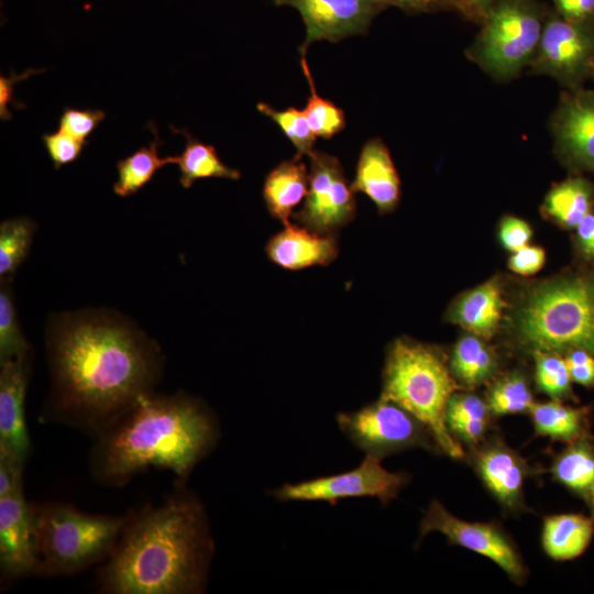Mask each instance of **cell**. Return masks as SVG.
I'll return each instance as SVG.
<instances>
[{
    "instance_id": "39",
    "label": "cell",
    "mask_w": 594,
    "mask_h": 594,
    "mask_svg": "<svg viewBox=\"0 0 594 594\" xmlns=\"http://www.w3.org/2000/svg\"><path fill=\"white\" fill-rule=\"evenodd\" d=\"M532 235L530 226L516 217H505L499 227V239L504 248L515 252L528 245Z\"/></svg>"
},
{
    "instance_id": "42",
    "label": "cell",
    "mask_w": 594,
    "mask_h": 594,
    "mask_svg": "<svg viewBox=\"0 0 594 594\" xmlns=\"http://www.w3.org/2000/svg\"><path fill=\"white\" fill-rule=\"evenodd\" d=\"M384 6L396 7L407 13L451 11L450 0H377Z\"/></svg>"
},
{
    "instance_id": "30",
    "label": "cell",
    "mask_w": 594,
    "mask_h": 594,
    "mask_svg": "<svg viewBox=\"0 0 594 594\" xmlns=\"http://www.w3.org/2000/svg\"><path fill=\"white\" fill-rule=\"evenodd\" d=\"M486 404L491 415L507 416L530 413L536 403L526 378L510 373L491 386Z\"/></svg>"
},
{
    "instance_id": "23",
    "label": "cell",
    "mask_w": 594,
    "mask_h": 594,
    "mask_svg": "<svg viewBox=\"0 0 594 594\" xmlns=\"http://www.w3.org/2000/svg\"><path fill=\"white\" fill-rule=\"evenodd\" d=\"M550 470L558 483L587 503L594 486V439L591 433L569 442L556 455Z\"/></svg>"
},
{
    "instance_id": "10",
    "label": "cell",
    "mask_w": 594,
    "mask_h": 594,
    "mask_svg": "<svg viewBox=\"0 0 594 594\" xmlns=\"http://www.w3.org/2000/svg\"><path fill=\"white\" fill-rule=\"evenodd\" d=\"M309 161L308 193L293 217L314 232L337 235L356 215L354 191L336 156L315 150Z\"/></svg>"
},
{
    "instance_id": "29",
    "label": "cell",
    "mask_w": 594,
    "mask_h": 594,
    "mask_svg": "<svg viewBox=\"0 0 594 594\" xmlns=\"http://www.w3.org/2000/svg\"><path fill=\"white\" fill-rule=\"evenodd\" d=\"M36 230L28 217L11 218L0 224V278L11 280L13 274L29 254Z\"/></svg>"
},
{
    "instance_id": "14",
    "label": "cell",
    "mask_w": 594,
    "mask_h": 594,
    "mask_svg": "<svg viewBox=\"0 0 594 594\" xmlns=\"http://www.w3.org/2000/svg\"><path fill=\"white\" fill-rule=\"evenodd\" d=\"M550 131L565 165L594 174V89L563 90L550 118Z\"/></svg>"
},
{
    "instance_id": "35",
    "label": "cell",
    "mask_w": 594,
    "mask_h": 594,
    "mask_svg": "<svg viewBox=\"0 0 594 594\" xmlns=\"http://www.w3.org/2000/svg\"><path fill=\"white\" fill-rule=\"evenodd\" d=\"M106 113L100 109L65 108L59 118L58 130L70 136L87 142V138L105 119Z\"/></svg>"
},
{
    "instance_id": "4",
    "label": "cell",
    "mask_w": 594,
    "mask_h": 594,
    "mask_svg": "<svg viewBox=\"0 0 594 594\" xmlns=\"http://www.w3.org/2000/svg\"><path fill=\"white\" fill-rule=\"evenodd\" d=\"M458 385L441 353L407 338L395 340L386 355L381 397L418 418L431 432L440 452L464 458L461 443L446 424L450 397Z\"/></svg>"
},
{
    "instance_id": "2",
    "label": "cell",
    "mask_w": 594,
    "mask_h": 594,
    "mask_svg": "<svg viewBox=\"0 0 594 594\" xmlns=\"http://www.w3.org/2000/svg\"><path fill=\"white\" fill-rule=\"evenodd\" d=\"M213 551L202 504L179 485L162 504L128 513L98 569V588L108 594L201 593Z\"/></svg>"
},
{
    "instance_id": "32",
    "label": "cell",
    "mask_w": 594,
    "mask_h": 594,
    "mask_svg": "<svg viewBox=\"0 0 594 594\" xmlns=\"http://www.w3.org/2000/svg\"><path fill=\"white\" fill-rule=\"evenodd\" d=\"M256 108L280 128L297 150V155L309 157L314 153L317 136L304 110L295 107L277 110L265 102H258Z\"/></svg>"
},
{
    "instance_id": "19",
    "label": "cell",
    "mask_w": 594,
    "mask_h": 594,
    "mask_svg": "<svg viewBox=\"0 0 594 594\" xmlns=\"http://www.w3.org/2000/svg\"><path fill=\"white\" fill-rule=\"evenodd\" d=\"M354 193L366 195L380 213L393 211L400 199V178L387 145L381 138L362 147L351 184Z\"/></svg>"
},
{
    "instance_id": "31",
    "label": "cell",
    "mask_w": 594,
    "mask_h": 594,
    "mask_svg": "<svg viewBox=\"0 0 594 594\" xmlns=\"http://www.w3.org/2000/svg\"><path fill=\"white\" fill-rule=\"evenodd\" d=\"M300 66L310 90L307 105L302 110L316 136L331 139L344 129V112L332 101L318 95L306 54L300 57Z\"/></svg>"
},
{
    "instance_id": "5",
    "label": "cell",
    "mask_w": 594,
    "mask_h": 594,
    "mask_svg": "<svg viewBox=\"0 0 594 594\" xmlns=\"http://www.w3.org/2000/svg\"><path fill=\"white\" fill-rule=\"evenodd\" d=\"M519 344L535 352L594 355V277L571 275L534 289L516 316Z\"/></svg>"
},
{
    "instance_id": "18",
    "label": "cell",
    "mask_w": 594,
    "mask_h": 594,
    "mask_svg": "<svg viewBox=\"0 0 594 594\" xmlns=\"http://www.w3.org/2000/svg\"><path fill=\"white\" fill-rule=\"evenodd\" d=\"M265 252L277 266L299 271L331 264L338 256L339 245L334 234L317 233L288 222L268 240Z\"/></svg>"
},
{
    "instance_id": "45",
    "label": "cell",
    "mask_w": 594,
    "mask_h": 594,
    "mask_svg": "<svg viewBox=\"0 0 594 594\" xmlns=\"http://www.w3.org/2000/svg\"><path fill=\"white\" fill-rule=\"evenodd\" d=\"M575 231L582 252L594 257V209L578 224Z\"/></svg>"
},
{
    "instance_id": "26",
    "label": "cell",
    "mask_w": 594,
    "mask_h": 594,
    "mask_svg": "<svg viewBox=\"0 0 594 594\" xmlns=\"http://www.w3.org/2000/svg\"><path fill=\"white\" fill-rule=\"evenodd\" d=\"M172 129L186 138L185 148L177 155L176 162L180 172L179 183L184 188L191 187L197 179L202 178L240 179L241 173L224 164L213 145L193 138L186 130Z\"/></svg>"
},
{
    "instance_id": "24",
    "label": "cell",
    "mask_w": 594,
    "mask_h": 594,
    "mask_svg": "<svg viewBox=\"0 0 594 594\" xmlns=\"http://www.w3.org/2000/svg\"><path fill=\"white\" fill-rule=\"evenodd\" d=\"M542 209L561 227L575 229L594 209V186L583 176H571L548 191Z\"/></svg>"
},
{
    "instance_id": "22",
    "label": "cell",
    "mask_w": 594,
    "mask_h": 594,
    "mask_svg": "<svg viewBox=\"0 0 594 594\" xmlns=\"http://www.w3.org/2000/svg\"><path fill=\"white\" fill-rule=\"evenodd\" d=\"M594 535V521L582 514H559L543 518L541 544L556 561L580 557Z\"/></svg>"
},
{
    "instance_id": "8",
    "label": "cell",
    "mask_w": 594,
    "mask_h": 594,
    "mask_svg": "<svg viewBox=\"0 0 594 594\" xmlns=\"http://www.w3.org/2000/svg\"><path fill=\"white\" fill-rule=\"evenodd\" d=\"M337 422L351 442L381 460L416 447L439 451L430 430L418 418L382 397L359 410L339 413Z\"/></svg>"
},
{
    "instance_id": "12",
    "label": "cell",
    "mask_w": 594,
    "mask_h": 594,
    "mask_svg": "<svg viewBox=\"0 0 594 594\" xmlns=\"http://www.w3.org/2000/svg\"><path fill=\"white\" fill-rule=\"evenodd\" d=\"M419 530L420 539L429 532L438 531L451 544L488 558L517 584L524 583L527 578V568L516 544L494 521L463 520L452 515L440 502L432 501L424 514Z\"/></svg>"
},
{
    "instance_id": "1",
    "label": "cell",
    "mask_w": 594,
    "mask_h": 594,
    "mask_svg": "<svg viewBox=\"0 0 594 594\" xmlns=\"http://www.w3.org/2000/svg\"><path fill=\"white\" fill-rule=\"evenodd\" d=\"M52 393L45 416L94 437L160 378L158 349L130 326L100 315L69 316L47 341Z\"/></svg>"
},
{
    "instance_id": "11",
    "label": "cell",
    "mask_w": 594,
    "mask_h": 594,
    "mask_svg": "<svg viewBox=\"0 0 594 594\" xmlns=\"http://www.w3.org/2000/svg\"><path fill=\"white\" fill-rule=\"evenodd\" d=\"M409 482V474L389 472L381 459L367 455L348 472L314 479L297 484H284L272 494L280 502L322 501L330 505L350 497H377L383 504L396 498Z\"/></svg>"
},
{
    "instance_id": "43",
    "label": "cell",
    "mask_w": 594,
    "mask_h": 594,
    "mask_svg": "<svg viewBox=\"0 0 594 594\" xmlns=\"http://www.w3.org/2000/svg\"><path fill=\"white\" fill-rule=\"evenodd\" d=\"M501 0H450L451 11L481 24L488 11Z\"/></svg>"
},
{
    "instance_id": "46",
    "label": "cell",
    "mask_w": 594,
    "mask_h": 594,
    "mask_svg": "<svg viewBox=\"0 0 594 594\" xmlns=\"http://www.w3.org/2000/svg\"><path fill=\"white\" fill-rule=\"evenodd\" d=\"M590 508H591V513H592V516L591 518L593 519L594 521V486L592 488V492H591V495H590V498H588V502H587Z\"/></svg>"
},
{
    "instance_id": "7",
    "label": "cell",
    "mask_w": 594,
    "mask_h": 594,
    "mask_svg": "<svg viewBox=\"0 0 594 594\" xmlns=\"http://www.w3.org/2000/svg\"><path fill=\"white\" fill-rule=\"evenodd\" d=\"M548 10L540 0L498 1L465 51L468 58L497 80L518 76L536 54Z\"/></svg>"
},
{
    "instance_id": "28",
    "label": "cell",
    "mask_w": 594,
    "mask_h": 594,
    "mask_svg": "<svg viewBox=\"0 0 594 594\" xmlns=\"http://www.w3.org/2000/svg\"><path fill=\"white\" fill-rule=\"evenodd\" d=\"M161 144L162 142L156 133L155 140L148 146H142L118 162V179L113 185L116 195L128 197L138 193L154 177L160 168L168 164H176L177 156L161 157L158 155Z\"/></svg>"
},
{
    "instance_id": "3",
    "label": "cell",
    "mask_w": 594,
    "mask_h": 594,
    "mask_svg": "<svg viewBox=\"0 0 594 594\" xmlns=\"http://www.w3.org/2000/svg\"><path fill=\"white\" fill-rule=\"evenodd\" d=\"M218 439L216 417L200 399L152 392L95 436L91 473L100 484L119 487L154 468L183 484Z\"/></svg>"
},
{
    "instance_id": "15",
    "label": "cell",
    "mask_w": 594,
    "mask_h": 594,
    "mask_svg": "<svg viewBox=\"0 0 594 594\" xmlns=\"http://www.w3.org/2000/svg\"><path fill=\"white\" fill-rule=\"evenodd\" d=\"M35 534L32 504L23 486L0 497V571L2 580L35 574Z\"/></svg>"
},
{
    "instance_id": "25",
    "label": "cell",
    "mask_w": 594,
    "mask_h": 594,
    "mask_svg": "<svg viewBox=\"0 0 594 594\" xmlns=\"http://www.w3.org/2000/svg\"><path fill=\"white\" fill-rule=\"evenodd\" d=\"M529 414L538 436L569 443L590 435L588 407H573L552 399L536 403Z\"/></svg>"
},
{
    "instance_id": "47",
    "label": "cell",
    "mask_w": 594,
    "mask_h": 594,
    "mask_svg": "<svg viewBox=\"0 0 594 594\" xmlns=\"http://www.w3.org/2000/svg\"><path fill=\"white\" fill-rule=\"evenodd\" d=\"M591 79H593V80H594V68H593V74H592V78H591Z\"/></svg>"
},
{
    "instance_id": "6",
    "label": "cell",
    "mask_w": 594,
    "mask_h": 594,
    "mask_svg": "<svg viewBox=\"0 0 594 594\" xmlns=\"http://www.w3.org/2000/svg\"><path fill=\"white\" fill-rule=\"evenodd\" d=\"M35 574L59 576L103 562L127 522L123 516L92 515L63 503L32 504Z\"/></svg>"
},
{
    "instance_id": "20",
    "label": "cell",
    "mask_w": 594,
    "mask_h": 594,
    "mask_svg": "<svg viewBox=\"0 0 594 594\" xmlns=\"http://www.w3.org/2000/svg\"><path fill=\"white\" fill-rule=\"evenodd\" d=\"M309 187V170L295 155L275 166L265 177L263 199L268 213L283 224L289 222L293 210L305 199Z\"/></svg>"
},
{
    "instance_id": "13",
    "label": "cell",
    "mask_w": 594,
    "mask_h": 594,
    "mask_svg": "<svg viewBox=\"0 0 594 594\" xmlns=\"http://www.w3.org/2000/svg\"><path fill=\"white\" fill-rule=\"evenodd\" d=\"M276 6L293 7L300 13L306 36L299 52L306 54L315 42H339L365 34L374 18L387 7L377 0H274Z\"/></svg>"
},
{
    "instance_id": "41",
    "label": "cell",
    "mask_w": 594,
    "mask_h": 594,
    "mask_svg": "<svg viewBox=\"0 0 594 594\" xmlns=\"http://www.w3.org/2000/svg\"><path fill=\"white\" fill-rule=\"evenodd\" d=\"M551 3L563 19L594 25V0H551Z\"/></svg>"
},
{
    "instance_id": "34",
    "label": "cell",
    "mask_w": 594,
    "mask_h": 594,
    "mask_svg": "<svg viewBox=\"0 0 594 594\" xmlns=\"http://www.w3.org/2000/svg\"><path fill=\"white\" fill-rule=\"evenodd\" d=\"M536 383L554 400L573 397L571 376L564 358L554 352H535Z\"/></svg>"
},
{
    "instance_id": "21",
    "label": "cell",
    "mask_w": 594,
    "mask_h": 594,
    "mask_svg": "<svg viewBox=\"0 0 594 594\" xmlns=\"http://www.w3.org/2000/svg\"><path fill=\"white\" fill-rule=\"evenodd\" d=\"M504 307L501 286L491 279L459 298L450 317L472 334L490 339L498 329Z\"/></svg>"
},
{
    "instance_id": "9",
    "label": "cell",
    "mask_w": 594,
    "mask_h": 594,
    "mask_svg": "<svg viewBox=\"0 0 594 594\" xmlns=\"http://www.w3.org/2000/svg\"><path fill=\"white\" fill-rule=\"evenodd\" d=\"M529 67L551 77L564 90L584 87L594 68V25L565 20L549 8Z\"/></svg>"
},
{
    "instance_id": "36",
    "label": "cell",
    "mask_w": 594,
    "mask_h": 594,
    "mask_svg": "<svg viewBox=\"0 0 594 594\" xmlns=\"http://www.w3.org/2000/svg\"><path fill=\"white\" fill-rule=\"evenodd\" d=\"M42 139L55 168L75 162L87 144L59 130L46 133Z\"/></svg>"
},
{
    "instance_id": "40",
    "label": "cell",
    "mask_w": 594,
    "mask_h": 594,
    "mask_svg": "<svg viewBox=\"0 0 594 594\" xmlns=\"http://www.w3.org/2000/svg\"><path fill=\"white\" fill-rule=\"evenodd\" d=\"M513 253L508 266L516 274L522 276L534 275L539 272L544 264L546 254L539 246L526 245Z\"/></svg>"
},
{
    "instance_id": "27",
    "label": "cell",
    "mask_w": 594,
    "mask_h": 594,
    "mask_svg": "<svg viewBox=\"0 0 594 594\" xmlns=\"http://www.w3.org/2000/svg\"><path fill=\"white\" fill-rule=\"evenodd\" d=\"M496 366V356L483 338L464 336L453 348L450 371L462 385L476 387L485 383L495 373Z\"/></svg>"
},
{
    "instance_id": "17",
    "label": "cell",
    "mask_w": 594,
    "mask_h": 594,
    "mask_svg": "<svg viewBox=\"0 0 594 594\" xmlns=\"http://www.w3.org/2000/svg\"><path fill=\"white\" fill-rule=\"evenodd\" d=\"M473 466L485 487L507 510L524 507V485L529 465L522 457L501 440L486 442L476 450Z\"/></svg>"
},
{
    "instance_id": "16",
    "label": "cell",
    "mask_w": 594,
    "mask_h": 594,
    "mask_svg": "<svg viewBox=\"0 0 594 594\" xmlns=\"http://www.w3.org/2000/svg\"><path fill=\"white\" fill-rule=\"evenodd\" d=\"M28 354L0 362V453L24 465L31 441L25 420Z\"/></svg>"
},
{
    "instance_id": "38",
    "label": "cell",
    "mask_w": 594,
    "mask_h": 594,
    "mask_svg": "<svg viewBox=\"0 0 594 594\" xmlns=\"http://www.w3.org/2000/svg\"><path fill=\"white\" fill-rule=\"evenodd\" d=\"M572 382L594 386V355L583 349H571L563 356Z\"/></svg>"
},
{
    "instance_id": "37",
    "label": "cell",
    "mask_w": 594,
    "mask_h": 594,
    "mask_svg": "<svg viewBox=\"0 0 594 594\" xmlns=\"http://www.w3.org/2000/svg\"><path fill=\"white\" fill-rule=\"evenodd\" d=\"M490 414L486 402L477 395L454 393L447 406L446 424L448 425L457 420L490 418Z\"/></svg>"
},
{
    "instance_id": "33",
    "label": "cell",
    "mask_w": 594,
    "mask_h": 594,
    "mask_svg": "<svg viewBox=\"0 0 594 594\" xmlns=\"http://www.w3.org/2000/svg\"><path fill=\"white\" fill-rule=\"evenodd\" d=\"M30 345L20 328L10 280L0 288V362L29 353Z\"/></svg>"
},
{
    "instance_id": "44",
    "label": "cell",
    "mask_w": 594,
    "mask_h": 594,
    "mask_svg": "<svg viewBox=\"0 0 594 594\" xmlns=\"http://www.w3.org/2000/svg\"><path fill=\"white\" fill-rule=\"evenodd\" d=\"M42 70L29 69L24 74H11L10 77H0V116L2 120H9L11 113L9 111V103L13 100V86L30 76V74H37Z\"/></svg>"
}]
</instances>
